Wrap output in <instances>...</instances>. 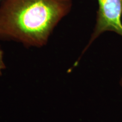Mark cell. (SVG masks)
Wrapping results in <instances>:
<instances>
[{"instance_id": "obj_4", "label": "cell", "mask_w": 122, "mask_h": 122, "mask_svg": "<svg viewBox=\"0 0 122 122\" xmlns=\"http://www.w3.org/2000/svg\"><path fill=\"white\" fill-rule=\"evenodd\" d=\"M120 85H121V86L122 87V77L121 78V79H120Z\"/></svg>"}, {"instance_id": "obj_1", "label": "cell", "mask_w": 122, "mask_h": 122, "mask_svg": "<svg viewBox=\"0 0 122 122\" xmlns=\"http://www.w3.org/2000/svg\"><path fill=\"white\" fill-rule=\"evenodd\" d=\"M71 6V0H4L0 6V38L26 46H42Z\"/></svg>"}, {"instance_id": "obj_2", "label": "cell", "mask_w": 122, "mask_h": 122, "mask_svg": "<svg viewBox=\"0 0 122 122\" xmlns=\"http://www.w3.org/2000/svg\"><path fill=\"white\" fill-rule=\"evenodd\" d=\"M96 24L81 56L102 33L112 31L122 37V0H98Z\"/></svg>"}, {"instance_id": "obj_3", "label": "cell", "mask_w": 122, "mask_h": 122, "mask_svg": "<svg viewBox=\"0 0 122 122\" xmlns=\"http://www.w3.org/2000/svg\"><path fill=\"white\" fill-rule=\"evenodd\" d=\"M5 68L4 59H3V51L1 48H0V76L2 75V70Z\"/></svg>"}]
</instances>
